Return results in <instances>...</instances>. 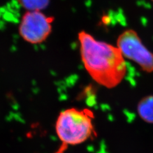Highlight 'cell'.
<instances>
[{
  "label": "cell",
  "mask_w": 153,
  "mask_h": 153,
  "mask_svg": "<svg viewBox=\"0 0 153 153\" xmlns=\"http://www.w3.org/2000/svg\"><path fill=\"white\" fill-rule=\"evenodd\" d=\"M152 1H153V0H152Z\"/></svg>",
  "instance_id": "cell-7"
},
{
  "label": "cell",
  "mask_w": 153,
  "mask_h": 153,
  "mask_svg": "<svg viewBox=\"0 0 153 153\" xmlns=\"http://www.w3.org/2000/svg\"><path fill=\"white\" fill-rule=\"evenodd\" d=\"M117 47L124 57L132 60L148 73L153 71V53L142 44L137 32L127 30L119 36Z\"/></svg>",
  "instance_id": "cell-3"
},
{
  "label": "cell",
  "mask_w": 153,
  "mask_h": 153,
  "mask_svg": "<svg viewBox=\"0 0 153 153\" xmlns=\"http://www.w3.org/2000/svg\"><path fill=\"white\" fill-rule=\"evenodd\" d=\"M21 5L28 11H41L49 6L50 0H18Z\"/></svg>",
  "instance_id": "cell-6"
},
{
  "label": "cell",
  "mask_w": 153,
  "mask_h": 153,
  "mask_svg": "<svg viewBox=\"0 0 153 153\" xmlns=\"http://www.w3.org/2000/svg\"><path fill=\"white\" fill-rule=\"evenodd\" d=\"M54 20L53 17L47 16L41 11H27L21 19L19 33L30 44H40L51 33Z\"/></svg>",
  "instance_id": "cell-4"
},
{
  "label": "cell",
  "mask_w": 153,
  "mask_h": 153,
  "mask_svg": "<svg viewBox=\"0 0 153 153\" xmlns=\"http://www.w3.org/2000/svg\"><path fill=\"white\" fill-rule=\"evenodd\" d=\"M81 59L89 75L100 85L114 88L125 76L127 66L117 47L100 42L84 31L78 35Z\"/></svg>",
  "instance_id": "cell-1"
},
{
  "label": "cell",
  "mask_w": 153,
  "mask_h": 153,
  "mask_svg": "<svg viewBox=\"0 0 153 153\" xmlns=\"http://www.w3.org/2000/svg\"><path fill=\"white\" fill-rule=\"evenodd\" d=\"M138 114L148 123H153V96L143 98L138 104Z\"/></svg>",
  "instance_id": "cell-5"
},
{
  "label": "cell",
  "mask_w": 153,
  "mask_h": 153,
  "mask_svg": "<svg viewBox=\"0 0 153 153\" xmlns=\"http://www.w3.org/2000/svg\"><path fill=\"white\" fill-rule=\"evenodd\" d=\"M56 131L63 144L75 146L84 143L95 133L92 114L88 110L66 109L57 119Z\"/></svg>",
  "instance_id": "cell-2"
}]
</instances>
